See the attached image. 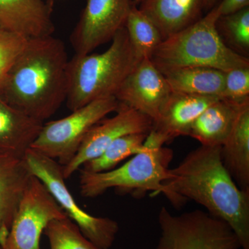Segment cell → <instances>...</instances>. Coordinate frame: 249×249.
Wrapping results in <instances>:
<instances>
[{"label": "cell", "mask_w": 249, "mask_h": 249, "mask_svg": "<svg viewBox=\"0 0 249 249\" xmlns=\"http://www.w3.org/2000/svg\"><path fill=\"white\" fill-rule=\"evenodd\" d=\"M164 195L175 207L187 199L204 206L213 217L229 224L249 249V192L236 184L223 164L221 146L201 145L192 150L163 183Z\"/></svg>", "instance_id": "cell-1"}, {"label": "cell", "mask_w": 249, "mask_h": 249, "mask_svg": "<svg viewBox=\"0 0 249 249\" xmlns=\"http://www.w3.org/2000/svg\"><path fill=\"white\" fill-rule=\"evenodd\" d=\"M68 58L53 36L29 39L0 79V96L12 107L44 122L67 97Z\"/></svg>", "instance_id": "cell-2"}, {"label": "cell", "mask_w": 249, "mask_h": 249, "mask_svg": "<svg viewBox=\"0 0 249 249\" xmlns=\"http://www.w3.org/2000/svg\"><path fill=\"white\" fill-rule=\"evenodd\" d=\"M142 60L125 27L116 33L103 53L75 54L67 65V107L73 111L96 100L114 96Z\"/></svg>", "instance_id": "cell-3"}, {"label": "cell", "mask_w": 249, "mask_h": 249, "mask_svg": "<svg viewBox=\"0 0 249 249\" xmlns=\"http://www.w3.org/2000/svg\"><path fill=\"white\" fill-rule=\"evenodd\" d=\"M219 4L189 27L162 41L150 60L160 72L189 66L212 67L224 72L249 67L247 57L224 43L218 32Z\"/></svg>", "instance_id": "cell-4"}, {"label": "cell", "mask_w": 249, "mask_h": 249, "mask_svg": "<svg viewBox=\"0 0 249 249\" xmlns=\"http://www.w3.org/2000/svg\"><path fill=\"white\" fill-rule=\"evenodd\" d=\"M165 142L154 131H150L143 143V150L133 156L122 166L102 173L80 170L81 196L93 198L110 188L132 192L139 195L151 192L162 194L163 183L169 178V165L173 152L164 148Z\"/></svg>", "instance_id": "cell-5"}, {"label": "cell", "mask_w": 249, "mask_h": 249, "mask_svg": "<svg viewBox=\"0 0 249 249\" xmlns=\"http://www.w3.org/2000/svg\"><path fill=\"white\" fill-rule=\"evenodd\" d=\"M158 221L160 236L156 249H241L229 224L200 210L176 215L163 206Z\"/></svg>", "instance_id": "cell-6"}, {"label": "cell", "mask_w": 249, "mask_h": 249, "mask_svg": "<svg viewBox=\"0 0 249 249\" xmlns=\"http://www.w3.org/2000/svg\"><path fill=\"white\" fill-rule=\"evenodd\" d=\"M24 160L31 174L45 185L83 235L98 249L110 248L119 232V224L110 218L91 215L80 207L66 186L62 165L32 148L28 150Z\"/></svg>", "instance_id": "cell-7"}, {"label": "cell", "mask_w": 249, "mask_h": 249, "mask_svg": "<svg viewBox=\"0 0 249 249\" xmlns=\"http://www.w3.org/2000/svg\"><path fill=\"white\" fill-rule=\"evenodd\" d=\"M114 96L101 98L72 111L70 115L42 125L31 148L57 161L62 166L71 161L95 124L117 110Z\"/></svg>", "instance_id": "cell-8"}, {"label": "cell", "mask_w": 249, "mask_h": 249, "mask_svg": "<svg viewBox=\"0 0 249 249\" xmlns=\"http://www.w3.org/2000/svg\"><path fill=\"white\" fill-rule=\"evenodd\" d=\"M65 217L45 185L32 175L1 249H40L41 235L49 223Z\"/></svg>", "instance_id": "cell-9"}, {"label": "cell", "mask_w": 249, "mask_h": 249, "mask_svg": "<svg viewBox=\"0 0 249 249\" xmlns=\"http://www.w3.org/2000/svg\"><path fill=\"white\" fill-rule=\"evenodd\" d=\"M133 0H86L70 41L78 55L91 53L125 27Z\"/></svg>", "instance_id": "cell-10"}, {"label": "cell", "mask_w": 249, "mask_h": 249, "mask_svg": "<svg viewBox=\"0 0 249 249\" xmlns=\"http://www.w3.org/2000/svg\"><path fill=\"white\" fill-rule=\"evenodd\" d=\"M113 117L104 119L90 129L70 163L62 167L65 179L70 178L85 163L97 158L114 141L130 134H149L153 121L139 111L119 103Z\"/></svg>", "instance_id": "cell-11"}, {"label": "cell", "mask_w": 249, "mask_h": 249, "mask_svg": "<svg viewBox=\"0 0 249 249\" xmlns=\"http://www.w3.org/2000/svg\"><path fill=\"white\" fill-rule=\"evenodd\" d=\"M172 93L161 72L150 59H142L126 78L114 97L119 103L157 120Z\"/></svg>", "instance_id": "cell-12"}, {"label": "cell", "mask_w": 249, "mask_h": 249, "mask_svg": "<svg viewBox=\"0 0 249 249\" xmlns=\"http://www.w3.org/2000/svg\"><path fill=\"white\" fill-rule=\"evenodd\" d=\"M53 0H0V30L29 40L52 36Z\"/></svg>", "instance_id": "cell-13"}, {"label": "cell", "mask_w": 249, "mask_h": 249, "mask_svg": "<svg viewBox=\"0 0 249 249\" xmlns=\"http://www.w3.org/2000/svg\"><path fill=\"white\" fill-rule=\"evenodd\" d=\"M219 98L172 92L157 120L154 121L152 130L158 134L165 143L180 136H188L196 118Z\"/></svg>", "instance_id": "cell-14"}, {"label": "cell", "mask_w": 249, "mask_h": 249, "mask_svg": "<svg viewBox=\"0 0 249 249\" xmlns=\"http://www.w3.org/2000/svg\"><path fill=\"white\" fill-rule=\"evenodd\" d=\"M32 175L24 159L0 155V247Z\"/></svg>", "instance_id": "cell-15"}, {"label": "cell", "mask_w": 249, "mask_h": 249, "mask_svg": "<svg viewBox=\"0 0 249 249\" xmlns=\"http://www.w3.org/2000/svg\"><path fill=\"white\" fill-rule=\"evenodd\" d=\"M42 125L0 96V155L24 159Z\"/></svg>", "instance_id": "cell-16"}, {"label": "cell", "mask_w": 249, "mask_h": 249, "mask_svg": "<svg viewBox=\"0 0 249 249\" xmlns=\"http://www.w3.org/2000/svg\"><path fill=\"white\" fill-rule=\"evenodd\" d=\"M248 99L219 98L206 108L192 124L188 135L206 146H221L231 131L241 107Z\"/></svg>", "instance_id": "cell-17"}, {"label": "cell", "mask_w": 249, "mask_h": 249, "mask_svg": "<svg viewBox=\"0 0 249 249\" xmlns=\"http://www.w3.org/2000/svg\"><path fill=\"white\" fill-rule=\"evenodd\" d=\"M204 0H142L139 9L157 26L163 40L196 22Z\"/></svg>", "instance_id": "cell-18"}, {"label": "cell", "mask_w": 249, "mask_h": 249, "mask_svg": "<svg viewBox=\"0 0 249 249\" xmlns=\"http://www.w3.org/2000/svg\"><path fill=\"white\" fill-rule=\"evenodd\" d=\"M221 157L236 184L249 192V101L241 107L231 131L221 145Z\"/></svg>", "instance_id": "cell-19"}, {"label": "cell", "mask_w": 249, "mask_h": 249, "mask_svg": "<svg viewBox=\"0 0 249 249\" xmlns=\"http://www.w3.org/2000/svg\"><path fill=\"white\" fill-rule=\"evenodd\" d=\"M172 92L220 98L224 72L212 67H178L162 72Z\"/></svg>", "instance_id": "cell-20"}, {"label": "cell", "mask_w": 249, "mask_h": 249, "mask_svg": "<svg viewBox=\"0 0 249 249\" xmlns=\"http://www.w3.org/2000/svg\"><path fill=\"white\" fill-rule=\"evenodd\" d=\"M124 27L134 52L139 58L142 60L150 59L156 48L163 41V37L157 26L134 5Z\"/></svg>", "instance_id": "cell-21"}, {"label": "cell", "mask_w": 249, "mask_h": 249, "mask_svg": "<svg viewBox=\"0 0 249 249\" xmlns=\"http://www.w3.org/2000/svg\"><path fill=\"white\" fill-rule=\"evenodd\" d=\"M147 135L148 134H130L119 137L99 157L85 163L83 170L89 173H102L114 169L122 160L143 150Z\"/></svg>", "instance_id": "cell-22"}, {"label": "cell", "mask_w": 249, "mask_h": 249, "mask_svg": "<svg viewBox=\"0 0 249 249\" xmlns=\"http://www.w3.org/2000/svg\"><path fill=\"white\" fill-rule=\"evenodd\" d=\"M44 232L51 249H100L83 235L68 217L51 221Z\"/></svg>", "instance_id": "cell-23"}, {"label": "cell", "mask_w": 249, "mask_h": 249, "mask_svg": "<svg viewBox=\"0 0 249 249\" xmlns=\"http://www.w3.org/2000/svg\"><path fill=\"white\" fill-rule=\"evenodd\" d=\"M218 32L242 53L249 51V6L232 14L221 16L217 22Z\"/></svg>", "instance_id": "cell-24"}, {"label": "cell", "mask_w": 249, "mask_h": 249, "mask_svg": "<svg viewBox=\"0 0 249 249\" xmlns=\"http://www.w3.org/2000/svg\"><path fill=\"white\" fill-rule=\"evenodd\" d=\"M220 98L233 101L249 98V67L224 72V84Z\"/></svg>", "instance_id": "cell-25"}, {"label": "cell", "mask_w": 249, "mask_h": 249, "mask_svg": "<svg viewBox=\"0 0 249 249\" xmlns=\"http://www.w3.org/2000/svg\"><path fill=\"white\" fill-rule=\"evenodd\" d=\"M27 40L17 34L0 30V79L22 52Z\"/></svg>", "instance_id": "cell-26"}, {"label": "cell", "mask_w": 249, "mask_h": 249, "mask_svg": "<svg viewBox=\"0 0 249 249\" xmlns=\"http://www.w3.org/2000/svg\"><path fill=\"white\" fill-rule=\"evenodd\" d=\"M219 6L221 16H225L248 7L249 0H221Z\"/></svg>", "instance_id": "cell-27"}, {"label": "cell", "mask_w": 249, "mask_h": 249, "mask_svg": "<svg viewBox=\"0 0 249 249\" xmlns=\"http://www.w3.org/2000/svg\"><path fill=\"white\" fill-rule=\"evenodd\" d=\"M221 0H204V11L209 12L211 9H213L214 6H217Z\"/></svg>", "instance_id": "cell-28"}, {"label": "cell", "mask_w": 249, "mask_h": 249, "mask_svg": "<svg viewBox=\"0 0 249 249\" xmlns=\"http://www.w3.org/2000/svg\"><path fill=\"white\" fill-rule=\"evenodd\" d=\"M142 0H133V3L136 6H137L142 3Z\"/></svg>", "instance_id": "cell-29"}]
</instances>
